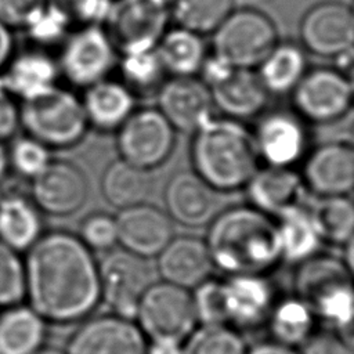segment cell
I'll return each instance as SVG.
<instances>
[{"label":"cell","instance_id":"6da1fadb","mask_svg":"<svg viewBox=\"0 0 354 354\" xmlns=\"http://www.w3.org/2000/svg\"><path fill=\"white\" fill-rule=\"evenodd\" d=\"M25 299L48 324H73L101 304L98 261L69 231L44 232L25 252Z\"/></svg>","mask_w":354,"mask_h":354},{"label":"cell","instance_id":"7a4b0ae2","mask_svg":"<svg viewBox=\"0 0 354 354\" xmlns=\"http://www.w3.org/2000/svg\"><path fill=\"white\" fill-rule=\"evenodd\" d=\"M207 225L212 263L225 275H266L282 261L275 218L250 203L216 213Z\"/></svg>","mask_w":354,"mask_h":354},{"label":"cell","instance_id":"3957f363","mask_svg":"<svg viewBox=\"0 0 354 354\" xmlns=\"http://www.w3.org/2000/svg\"><path fill=\"white\" fill-rule=\"evenodd\" d=\"M189 158L192 171L218 194L245 188L260 160L252 131L227 116H210L192 131Z\"/></svg>","mask_w":354,"mask_h":354},{"label":"cell","instance_id":"277c9868","mask_svg":"<svg viewBox=\"0 0 354 354\" xmlns=\"http://www.w3.org/2000/svg\"><path fill=\"white\" fill-rule=\"evenodd\" d=\"M295 296L313 310L317 321L328 325L351 344L354 317L353 268L343 259L315 253L300 261L293 275Z\"/></svg>","mask_w":354,"mask_h":354},{"label":"cell","instance_id":"5b68a950","mask_svg":"<svg viewBox=\"0 0 354 354\" xmlns=\"http://www.w3.org/2000/svg\"><path fill=\"white\" fill-rule=\"evenodd\" d=\"M19 123L51 151L77 145L90 129L80 98L59 86L19 102Z\"/></svg>","mask_w":354,"mask_h":354},{"label":"cell","instance_id":"8992f818","mask_svg":"<svg viewBox=\"0 0 354 354\" xmlns=\"http://www.w3.org/2000/svg\"><path fill=\"white\" fill-rule=\"evenodd\" d=\"M278 41V29L266 12L232 10L212 33V55L234 68L254 69Z\"/></svg>","mask_w":354,"mask_h":354},{"label":"cell","instance_id":"52a82bcc","mask_svg":"<svg viewBox=\"0 0 354 354\" xmlns=\"http://www.w3.org/2000/svg\"><path fill=\"white\" fill-rule=\"evenodd\" d=\"M134 321L148 340L183 343L198 326L191 290L155 281L142 295Z\"/></svg>","mask_w":354,"mask_h":354},{"label":"cell","instance_id":"ba28073f","mask_svg":"<svg viewBox=\"0 0 354 354\" xmlns=\"http://www.w3.org/2000/svg\"><path fill=\"white\" fill-rule=\"evenodd\" d=\"M169 18V0H115L104 29L116 53H140L156 47Z\"/></svg>","mask_w":354,"mask_h":354},{"label":"cell","instance_id":"9c48e42d","mask_svg":"<svg viewBox=\"0 0 354 354\" xmlns=\"http://www.w3.org/2000/svg\"><path fill=\"white\" fill-rule=\"evenodd\" d=\"M295 112L317 124L344 118L353 105V82L347 72L332 66L307 69L292 90Z\"/></svg>","mask_w":354,"mask_h":354},{"label":"cell","instance_id":"30bf717a","mask_svg":"<svg viewBox=\"0 0 354 354\" xmlns=\"http://www.w3.org/2000/svg\"><path fill=\"white\" fill-rule=\"evenodd\" d=\"M199 73L210 91L213 106L223 116L242 120L264 109L268 93L253 69L234 68L214 55H207Z\"/></svg>","mask_w":354,"mask_h":354},{"label":"cell","instance_id":"8fae6325","mask_svg":"<svg viewBox=\"0 0 354 354\" xmlns=\"http://www.w3.org/2000/svg\"><path fill=\"white\" fill-rule=\"evenodd\" d=\"M98 279L100 300L109 313L133 319L142 295L155 282L149 260L122 248L108 250L98 261Z\"/></svg>","mask_w":354,"mask_h":354},{"label":"cell","instance_id":"7c38bea8","mask_svg":"<svg viewBox=\"0 0 354 354\" xmlns=\"http://www.w3.org/2000/svg\"><path fill=\"white\" fill-rule=\"evenodd\" d=\"M176 147V130L156 108L134 109L116 130L119 158L147 171L163 165Z\"/></svg>","mask_w":354,"mask_h":354},{"label":"cell","instance_id":"4fadbf2b","mask_svg":"<svg viewBox=\"0 0 354 354\" xmlns=\"http://www.w3.org/2000/svg\"><path fill=\"white\" fill-rule=\"evenodd\" d=\"M115 59L116 50L104 26L86 25L65 37L57 64L71 84L86 88L105 79Z\"/></svg>","mask_w":354,"mask_h":354},{"label":"cell","instance_id":"5bb4252c","mask_svg":"<svg viewBox=\"0 0 354 354\" xmlns=\"http://www.w3.org/2000/svg\"><path fill=\"white\" fill-rule=\"evenodd\" d=\"M148 339L133 318L90 315L69 336L65 354H147Z\"/></svg>","mask_w":354,"mask_h":354},{"label":"cell","instance_id":"9a60e30c","mask_svg":"<svg viewBox=\"0 0 354 354\" xmlns=\"http://www.w3.org/2000/svg\"><path fill=\"white\" fill-rule=\"evenodd\" d=\"M300 46L322 58H339L351 53L354 14L337 0L321 1L306 11L299 25Z\"/></svg>","mask_w":354,"mask_h":354},{"label":"cell","instance_id":"2e32d148","mask_svg":"<svg viewBox=\"0 0 354 354\" xmlns=\"http://www.w3.org/2000/svg\"><path fill=\"white\" fill-rule=\"evenodd\" d=\"M88 181L71 160L54 159L30 180L29 196L43 214L68 217L83 207L88 198Z\"/></svg>","mask_w":354,"mask_h":354},{"label":"cell","instance_id":"e0dca14e","mask_svg":"<svg viewBox=\"0 0 354 354\" xmlns=\"http://www.w3.org/2000/svg\"><path fill=\"white\" fill-rule=\"evenodd\" d=\"M253 140L266 166L292 167L304 158L308 134L304 120L293 111H271L260 118Z\"/></svg>","mask_w":354,"mask_h":354},{"label":"cell","instance_id":"ac0fdd59","mask_svg":"<svg viewBox=\"0 0 354 354\" xmlns=\"http://www.w3.org/2000/svg\"><path fill=\"white\" fill-rule=\"evenodd\" d=\"M301 181L317 196L348 195L354 185V148L348 141H328L310 151Z\"/></svg>","mask_w":354,"mask_h":354},{"label":"cell","instance_id":"d6986e66","mask_svg":"<svg viewBox=\"0 0 354 354\" xmlns=\"http://www.w3.org/2000/svg\"><path fill=\"white\" fill-rule=\"evenodd\" d=\"M118 245L144 259H155L174 236V227L167 213L151 203H140L116 216Z\"/></svg>","mask_w":354,"mask_h":354},{"label":"cell","instance_id":"ffe728a7","mask_svg":"<svg viewBox=\"0 0 354 354\" xmlns=\"http://www.w3.org/2000/svg\"><path fill=\"white\" fill-rule=\"evenodd\" d=\"M156 109L180 131H194L212 116L207 86L196 76H171L156 93Z\"/></svg>","mask_w":354,"mask_h":354},{"label":"cell","instance_id":"44dd1931","mask_svg":"<svg viewBox=\"0 0 354 354\" xmlns=\"http://www.w3.org/2000/svg\"><path fill=\"white\" fill-rule=\"evenodd\" d=\"M217 194L192 170L174 173L163 191L165 212L188 228L207 225L217 213Z\"/></svg>","mask_w":354,"mask_h":354},{"label":"cell","instance_id":"7402d4cb","mask_svg":"<svg viewBox=\"0 0 354 354\" xmlns=\"http://www.w3.org/2000/svg\"><path fill=\"white\" fill-rule=\"evenodd\" d=\"M155 259L162 281L188 290L210 278L214 270L205 239L192 235L173 236Z\"/></svg>","mask_w":354,"mask_h":354},{"label":"cell","instance_id":"603a6c76","mask_svg":"<svg viewBox=\"0 0 354 354\" xmlns=\"http://www.w3.org/2000/svg\"><path fill=\"white\" fill-rule=\"evenodd\" d=\"M223 281L228 325L238 330L266 325L277 300L274 288L266 275H227Z\"/></svg>","mask_w":354,"mask_h":354},{"label":"cell","instance_id":"cb8c5ba5","mask_svg":"<svg viewBox=\"0 0 354 354\" xmlns=\"http://www.w3.org/2000/svg\"><path fill=\"white\" fill-rule=\"evenodd\" d=\"M0 77L8 91L22 102L58 86L59 69L57 61L37 47L14 53Z\"/></svg>","mask_w":354,"mask_h":354},{"label":"cell","instance_id":"d4e9b609","mask_svg":"<svg viewBox=\"0 0 354 354\" xmlns=\"http://www.w3.org/2000/svg\"><path fill=\"white\" fill-rule=\"evenodd\" d=\"M303 181L292 167H259L245 185L252 206L271 217L300 205Z\"/></svg>","mask_w":354,"mask_h":354},{"label":"cell","instance_id":"484cf974","mask_svg":"<svg viewBox=\"0 0 354 354\" xmlns=\"http://www.w3.org/2000/svg\"><path fill=\"white\" fill-rule=\"evenodd\" d=\"M80 101L88 127L102 133L116 131L136 109L133 93L122 82L108 77L86 87Z\"/></svg>","mask_w":354,"mask_h":354},{"label":"cell","instance_id":"4316f807","mask_svg":"<svg viewBox=\"0 0 354 354\" xmlns=\"http://www.w3.org/2000/svg\"><path fill=\"white\" fill-rule=\"evenodd\" d=\"M43 234V213L29 195L15 191L0 195V242L25 253Z\"/></svg>","mask_w":354,"mask_h":354},{"label":"cell","instance_id":"83f0119b","mask_svg":"<svg viewBox=\"0 0 354 354\" xmlns=\"http://www.w3.org/2000/svg\"><path fill=\"white\" fill-rule=\"evenodd\" d=\"M46 339L47 322L29 304L1 308L0 354H33Z\"/></svg>","mask_w":354,"mask_h":354},{"label":"cell","instance_id":"f1b7e54d","mask_svg":"<svg viewBox=\"0 0 354 354\" xmlns=\"http://www.w3.org/2000/svg\"><path fill=\"white\" fill-rule=\"evenodd\" d=\"M155 51L171 76H195L207 57L203 36L181 26L166 29Z\"/></svg>","mask_w":354,"mask_h":354},{"label":"cell","instance_id":"f546056e","mask_svg":"<svg viewBox=\"0 0 354 354\" xmlns=\"http://www.w3.org/2000/svg\"><path fill=\"white\" fill-rule=\"evenodd\" d=\"M317 322L310 306L292 295L275 300L266 326L271 340L299 350L315 333Z\"/></svg>","mask_w":354,"mask_h":354},{"label":"cell","instance_id":"4dcf8cb0","mask_svg":"<svg viewBox=\"0 0 354 354\" xmlns=\"http://www.w3.org/2000/svg\"><path fill=\"white\" fill-rule=\"evenodd\" d=\"M307 71L304 48L278 41L257 66V76L268 94H290Z\"/></svg>","mask_w":354,"mask_h":354},{"label":"cell","instance_id":"1f68e13d","mask_svg":"<svg viewBox=\"0 0 354 354\" xmlns=\"http://www.w3.org/2000/svg\"><path fill=\"white\" fill-rule=\"evenodd\" d=\"M100 187L105 201L111 206L123 210L147 201L151 178L147 170L119 158L104 169Z\"/></svg>","mask_w":354,"mask_h":354},{"label":"cell","instance_id":"d6a6232c","mask_svg":"<svg viewBox=\"0 0 354 354\" xmlns=\"http://www.w3.org/2000/svg\"><path fill=\"white\" fill-rule=\"evenodd\" d=\"M282 260L296 263L318 253L321 239L313 224L308 210L301 205L293 206L275 217Z\"/></svg>","mask_w":354,"mask_h":354},{"label":"cell","instance_id":"836d02e7","mask_svg":"<svg viewBox=\"0 0 354 354\" xmlns=\"http://www.w3.org/2000/svg\"><path fill=\"white\" fill-rule=\"evenodd\" d=\"M308 213L321 242L343 246L353 239L354 206L348 195L318 196Z\"/></svg>","mask_w":354,"mask_h":354},{"label":"cell","instance_id":"e575fe53","mask_svg":"<svg viewBox=\"0 0 354 354\" xmlns=\"http://www.w3.org/2000/svg\"><path fill=\"white\" fill-rule=\"evenodd\" d=\"M122 83L133 93V95L156 94L167 77L155 48L123 54L120 58Z\"/></svg>","mask_w":354,"mask_h":354},{"label":"cell","instance_id":"d590c367","mask_svg":"<svg viewBox=\"0 0 354 354\" xmlns=\"http://www.w3.org/2000/svg\"><path fill=\"white\" fill-rule=\"evenodd\" d=\"M234 10V0H171L170 15L177 26L212 35Z\"/></svg>","mask_w":354,"mask_h":354},{"label":"cell","instance_id":"8d00e7d4","mask_svg":"<svg viewBox=\"0 0 354 354\" xmlns=\"http://www.w3.org/2000/svg\"><path fill=\"white\" fill-rule=\"evenodd\" d=\"M248 347L231 325H198L183 342V354H246Z\"/></svg>","mask_w":354,"mask_h":354},{"label":"cell","instance_id":"74e56055","mask_svg":"<svg viewBox=\"0 0 354 354\" xmlns=\"http://www.w3.org/2000/svg\"><path fill=\"white\" fill-rule=\"evenodd\" d=\"M71 24L72 17L68 7H62L48 0V3L30 18L24 30L36 46L43 48L64 41L69 35L68 30Z\"/></svg>","mask_w":354,"mask_h":354},{"label":"cell","instance_id":"f35d334b","mask_svg":"<svg viewBox=\"0 0 354 354\" xmlns=\"http://www.w3.org/2000/svg\"><path fill=\"white\" fill-rule=\"evenodd\" d=\"M7 153L10 171L29 181L41 173L53 160L51 149L28 134L11 138Z\"/></svg>","mask_w":354,"mask_h":354},{"label":"cell","instance_id":"ab89813d","mask_svg":"<svg viewBox=\"0 0 354 354\" xmlns=\"http://www.w3.org/2000/svg\"><path fill=\"white\" fill-rule=\"evenodd\" d=\"M198 325H228L224 281L207 278L191 290Z\"/></svg>","mask_w":354,"mask_h":354},{"label":"cell","instance_id":"60d3db41","mask_svg":"<svg viewBox=\"0 0 354 354\" xmlns=\"http://www.w3.org/2000/svg\"><path fill=\"white\" fill-rule=\"evenodd\" d=\"M25 299L24 257L0 242V310Z\"/></svg>","mask_w":354,"mask_h":354},{"label":"cell","instance_id":"b9f144b4","mask_svg":"<svg viewBox=\"0 0 354 354\" xmlns=\"http://www.w3.org/2000/svg\"><path fill=\"white\" fill-rule=\"evenodd\" d=\"M76 235L91 252H108L118 245L116 217L105 212H93L82 218Z\"/></svg>","mask_w":354,"mask_h":354},{"label":"cell","instance_id":"7bdbcfd3","mask_svg":"<svg viewBox=\"0 0 354 354\" xmlns=\"http://www.w3.org/2000/svg\"><path fill=\"white\" fill-rule=\"evenodd\" d=\"M48 0H0V21L11 29H24Z\"/></svg>","mask_w":354,"mask_h":354},{"label":"cell","instance_id":"ee69618b","mask_svg":"<svg viewBox=\"0 0 354 354\" xmlns=\"http://www.w3.org/2000/svg\"><path fill=\"white\" fill-rule=\"evenodd\" d=\"M19 129V101L8 91L0 77V142L14 138Z\"/></svg>","mask_w":354,"mask_h":354},{"label":"cell","instance_id":"f6af8a7d","mask_svg":"<svg viewBox=\"0 0 354 354\" xmlns=\"http://www.w3.org/2000/svg\"><path fill=\"white\" fill-rule=\"evenodd\" d=\"M111 0H72L68 11L72 19H76L86 25H101L105 22L109 10H111Z\"/></svg>","mask_w":354,"mask_h":354},{"label":"cell","instance_id":"bcb514c9","mask_svg":"<svg viewBox=\"0 0 354 354\" xmlns=\"http://www.w3.org/2000/svg\"><path fill=\"white\" fill-rule=\"evenodd\" d=\"M300 354H351V344L337 333H314L300 348Z\"/></svg>","mask_w":354,"mask_h":354},{"label":"cell","instance_id":"7dc6e473","mask_svg":"<svg viewBox=\"0 0 354 354\" xmlns=\"http://www.w3.org/2000/svg\"><path fill=\"white\" fill-rule=\"evenodd\" d=\"M15 40L12 29L0 21V73L15 53Z\"/></svg>","mask_w":354,"mask_h":354},{"label":"cell","instance_id":"c3c4849f","mask_svg":"<svg viewBox=\"0 0 354 354\" xmlns=\"http://www.w3.org/2000/svg\"><path fill=\"white\" fill-rule=\"evenodd\" d=\"M246 354H300V351L297 348L268 339L266 342H260L252 347H248Z\"/></svg>","mask_w":354,"mask_h":354},{"label":"cell","instance_id":"681fc988","mask_svg":"<svg viewBox=\"0 0 354 354\" xmlns=\"http://www.w3.org/2000/svg\"><path fill=\"white\" fill-rule=\"evenodd\" d=\"M147 354H183V343L170 340H148Z\"/></svg>","mask_w":354,"mask_h":354},{"label":"cell","instance_id":"f907efd6","mask_svg":"<svg viewBox=\"0 0 354 354\" xmlns=\"http://www.w3.org/2000/svg\"><path fill=\"white\" fill-rule=\"evenodd\" d=\"M10 173V163H8V153L6 142H0V183L7 177Z\"/></svg>","mask_w":354,"mask_h":354},{"label":"cell","instance_id":"816d5d0a","mask_svg":"<svg viewBox=\"0 0 354 354\" xmlns=\"http://www.w3.org/2000/svg\"><path fill=\"white\" fill-rule=\"evenodd\" d=\"M33 354H65V351L58 348V347H53V346L44 344L39 350H36Z\"/></svg>","mask_w":354,"mask_h":354}]
</instances>
